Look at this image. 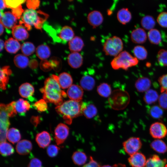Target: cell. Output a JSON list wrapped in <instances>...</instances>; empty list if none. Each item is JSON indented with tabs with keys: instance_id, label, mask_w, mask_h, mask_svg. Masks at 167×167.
<instances>
[{
	"instance_id": "cell-49",
	"label": "cell",
	"mask_w": 167,
	"mask_h": 167,
	"mask_svg": "<svg viewBox=\"0 0 167 167\" xmlns=\"http://www.w3.org/2000/svg\"><path fill=\"white\" fill-rule=\"evenodd\" d=\"M158 98V103L160 107L162 109H167V93H161Z\"/></svg>"
},
{
	"instance_id": "cell-56",
	"label": "cell",
	"mask_w": 167,
	"mask_h": 167,
	"mask_svg": "<svg viewBox=\"0 0 167 167\" xmlns=\"http://www.w3.org/2000/svg\"><path fill=\"white\" fill-rule=\"evenodd\" d=\"M40 120L37 117H32L31 119V122L35 126H36L40 123Z\"/></svg>"
},
{
	"instance_id": "cell-57",
	"label": "cell",
	"mask_w": 167,
	"mask_h": 167,
	"mask_svg": "<svg viewBox=\"0 0 167 167\" xmlns=\"http://www.w3.org/2000/svg\"><path fill=\"white\" fill-rule=\"evenodd\" d=\"M6 7L4 0H0V10L2 11Z\"/></svg>"
},
{
	"instance_id": "cell-48",
	"label": "cell",
	"mask_w": 167,
	"mask_h": 167,
	"mask_svg": "<svg viewBox=\"0 0 167 167\" xmlns=\"http://www.w3.org/2000/svg\"><path fill=\"white\" fill-rule=\"evenodd\" d=\"M158 82L161 86V93H167V74H165L160 76L158 79Z\"/></svg>"
},
{
	"instance_id": "cell-7",
	"label": "cell",
	"mask_w": 167,
	"mask_h": 167,
	"mask_svg": "<svg viewBox=\"0 0 167 167\" xmlns=\"http://www.w3.org/2000/svg\"><path fill=\"white\" fill-rule=\"evenodd\" d=\"M8 113L5 105L0 104V141H5L8 127L10 125Z\"/></svg>"
},
{
	"instance_id": "cell-11",
	"label": "cell",
	"mask_w": 167,
	"mask_h": 167,
	"mask_svg": "<svg viewBox=\"0 0 167 167\" xmlns=\"http://www.w3.org/2000/svg\"><path fill=\"white\" fill-rule=\"evenodd\" d=\"M87 19L89 24L95 28L98 27L102 23L104 17L100 11L95 10L91 11L88 13Z\"/></svg>"
},
{
	"instance_id": "cell-8",
	"label": "cell",
	"mask_w": 167,
	"mask_h": 167,
	"mask_svg": "<svg viewBox=\"0 0 167 167\" xmlns=\"http://www.w3.org/2000/svg\"><path fill=\"white\" fill-rule=\"evenodd\" d=\"M122 144L125 151L130 156L137 152L142 145L139 138L135 137L128 139L124 142Z\"/></svg>"
},
{
	"instance_id": "cell-14",
	"label": "cell",
	"mask_w": 167,
	"mask_h": 167,
	"mask_svg": "<svg viewBox=\"0 0 167 167\" xmlns=\"http://www.w3.org/2000/svg\"><path fill=\"white\" fill-rule=\"evenodd\" d=\"M147 35L145 31L142 28H138L131 32V38L132 41L137 44H143L145 42Z\"/></svg>"
},
{
	"instance_id": "cell-26",
	"label": "cell",
	"mask_w": 167,
	"mask_h": 167,
	"mask_svg": "<svg viewBox=\"0 0 167 167\" xmlns=\"http://www.w3.org/2000/svg\"><path fill=\"white\" fill-rule=\"evenodd\" d=\"M59 84L61 88L63 89L69 88L72 84L73 79L69 73L63 72L58 76Z\"/></svg>"
},
{
	"instance_id": "cell-47",
	"label": "cell",
	"mask_w": 167,
	"mask_h": 167,
	"mask_svg": "<svg viewBox=\"0 0 167 167\" xmlns=\"http://www.w3.org/2000/svg\"><path fill=\"white\" fill-rule=\"evenodd\" d=\"M47 102L44 99H41L36 102L33 105L38 111L43 112L47 110Z\"/></svg>"
},
{
	"instance_id": "cell-37",
	"label": "cell",
	"mask_w": 167,
	"mask_h": 167,
	"mask_svg": "<svg viewBox=\"0 0 167 167\" xmlns=\"http://www.w3.org/2000/svg\"><path fill=\"white\" fill-rule=\"evenodd\" d=\"M150 146L154 151L160 153H164L167 151V146L162 140L157 139L153 141Z\"/></svg>"
},
{
	"instance_id": "cell-53",
	"label": "cell",
	"mask_w": 167,
	"mask_h": 167,
	"mask_svg": "<svg viewBox=\"0 0 167 167\" xmlns=\"http://www.w3.org/2000/svg\"><path fill=\"white\" fill-rule=\"evenodd\" d=\"M23 12H24V10L21 5H20L15 8L12 9V13L18 19L20 18Z\"/></svg>"
},
{
	"instance_id": "cell-44",
	"label": "cell",
	"mask_w": 167,
	"mask_h": 167,
	"mask_svg": "<svg viewBox=\"0 0 167 167\" xmlns=\"http://www.w3.org/2000/svg\"><path fill=\"white\" fill-rule=\"evenodd\" d=\"M149 113L152 118L157 119L161 118L163 114L162 109L157 105H154L151 107L149 109Z\"/></svg>"
},
{
	"instance_id": "cell-6",
	"label": "cell",
	"mask_w": 167,
	"mask_h": 167,
	"mask_svg": "<svg viewBox=\"0 0 167 167\" xmlns=\"http://www.w3.org/2000/svg\"><path fill=\"white\" fill-rule=\"evenodd\" d=\"M123 48V44L121 38L113 36L106 40L103 50L106 55L115 57L122 51Z\"/></svg>"
},
{
	"instance_id": "cell-21",
	"label": "cell",
	"mask_w": 167,
	"mask_h": 167,
	"mask_svg": "<svg viewBox=\"0 0 167 167\" xmlns=\"http://www.w3.org/2000/svg\"><path fill=\"white\" fill-rule=\"evenodd\" d=\"M151 85V82L149 78L145 77H141L136 80L135 87L138 92H143L149 89Z\"/></svg>"
},
{
	"instance_id": "cell-19",
	"label": "cell",
	"mask_w": 167,
	"mask_h": 167,
	"mask_svg": "<svg viewBox=\"0 0 167 167\" xmlns=\"http://www.w3.org/2000/svg\"><path fill=\"white\" fill-rule=\"evenodd\" d=\"M12 33L13 37L17 41H23L27 39L29 34L23 25H16L12 29Z\"/></svg>"
},
{
	"instance_id": "cell-32",
	"label": "cell",
	"mask_w": 167,
	"mask_h": 167,
	"mask_svg": "<svg viewBox=\"0 0 167 167\" xmlns=\"http://www.w3.org/2000/svg\"><path fill=\"white\" fill-rule=\"evenodd\" d=\"M159 96L155 90L149 89L145 92L143 96L145 102L148 105L155 103L158 99Z\"/></svg>"
},
{
	"instance_id": "cell-30",
	"label": "cell",
	"mask_w": 167,
	"mask_h": 167,
	"mask_svg": "<svg viewBox=\"0 0 167 167\" xmlns=\"http://www.w3.org/2000/svg\"><path fill=\"white\" fill-rule=\"evenodd\" d=\"M97 113V109L94 105L84 102L83 114L87 118H92L96 115Z\"/></svg>"
},
{
	"instance_id": "cell-51",
	"label": "cell",
	"mask_w": 167,
	"mask_h": 167,
	"mask_svg": "<svg viewBox=\"0 0 167 167\" xmlns=\"http://www.w3.org/2000/svg\"><path fill=\"white\" fill-rule=\"evenodd\" d=\"M59 148L58 147L55 145H50L47 148V154L50 157H54L58 154Z\"/></svg>"
},
{
	"instance_id": "cell-58",
	"label": "cell",
	"mask_w": 167,
	"mask_h": 167,
	"mask_svg": "<svg viewBox=\"0 0 167 167\" xmlns=\"http://www.w3.org/2000/svg\"><path fill=\"white\" fill-rule=\"evenodd\" d=\"M0 52H1V51H2V50L4 46H5V43L4 41L2 39H0Z\"/></svg>"
},
{
	"instance_id": "cell-4",
	"label": "cell",
	"mask_w": 167,
	"mask_h": 167,
	"mask_svg": "<svg viewBox=\"0 0 167 167\" xmlns=\"http://www.w3.org/2000/svg\"><path fill=\"white\" fill-rule=\"evenodd\" d=\"M139 62L138 60L126 51H122L112 60L111 65L114 70L121 69L127 70L135 66Z\"/></svg>"
},
{
	"instance_id": "cell-40",
	"label": "cell",
	"mask_w": 167,
	"mask_h": 167,
	"mask_svg": "<svg viewBox=\"0 0 167 167\" xmlns=\"http://www.w3.org/2000/svg\"><path fill=\"white\" fill-rule=\"evenodd\" d=\"M97 92L100 96L104 97H109L112 92L110 85L105 83L100 84L97 87Z\"/></svg>"
},
{
	"instance_id": "cell-27",
	"label": "cell",
	"mask_w": 167,
	"mask_h": 167,
	"mask_svg": "<svg viewBox=\"0 0 167 167\" xmlns=\"http://www.w3.org/2000/svg\"><path fill=\"white\" fill-rule=\"evenodd\" d=\"M167 161L161 159L156 155H154L146 161L145 167H165Z\"/></svg>"
},
{
	"instance_id": "cell-43",
	"label": "cell",
	"mask_w": 167,
	"mask_h": 167,
	"mask_svg": "<svg viewBox=\"0 0 167 167\" xmlns=\"http://www.w3.org/2000/svg\"><path fill=\"white\" fill-rule=\"evenodd\" d=\"M35 49L34 45L30 42H24L21 46V50L22 53L24 55L26 56L31 55L34 52Z\"/></svg>"
},
{
	"instance_id": "cell-59",
	"label": "cell",
	"mask_w": 167,
	"mask_h": 167,
	"mask_svg": "<svg viewBox=\"0 0 167 167\" xmlns=\"http://www.w3.org/2000/svg\"><path fill=\"white\" fill-rule=\"evenodd\" d=\"M4 26L2 25V24L0 22V35H1L3 33V31H4Z\"/></svg>"
},
{
	"instance_id": "cell-20",
	"label": "cell",
	"mask_w": 167,
	"mask_h": 167,
	"mask_svg": "<svg viewBox=\"0 0 167 167\" xmlns=\"http://www.w3.org/2000/svg\"><path fill=\"white\" fill-rule=\"evenodd\" d=\"M32 149V144L29 140L23 139L19 142L16 146L17 152L21 155H26L30 153Z\"/></svg>"
},
{
	"instance_id": "cell-18",
	"label": "cell",
	"mask_w": 167,
	"mask_h": 167,
	"mask_svg": "<svg viewBox=\"0 0 167 167\" xmlns=\"http://www.w3.org/2000/svg\"><path fill=\"white\" fill-rule=\"evenodd\" d=\"M35 139L40 147L44 148L49 145L51 141V138L47 131H44L36 134Z\"/></svg>"
},
{
	"instance_id": "cell-29",
	"label": "cell",
	"mask_w": 167,
	"mask_h": 167,
	"mask_svg": "<svg viewBox=\"0 0 167 167\" xmlns=\"http://www.w3.org/2000/svg\"><path fill=\"white\" fill-rule=\"evenodd\" d=\"M19 92L22 97L27 98L33 95L34 92V89L30 84L25 83L19 86Z\"/></svg>"
},
{
	"instance_id": "cell-24",
	"label": "cell",
	"mask_w": 167,
	"mask_h": 167,
	"mask_svg": "<svg viewBox=\"0 0 167 167\" xmlns=\"http://www.w3.org/2000/svg\"><path fill=\"white\" fill-rule=\"evenodd\" d=\"M117 17L118 20L120 23L125 25L131 21L132 15L128 8H123L118 11Z\"/></svg>"
},
{
	"instance_id": "cell-45",
	"label": "cell",
	"mask_w": 167,
	"mask_h": 167,
	"mask_svg": "<svg viewBox=\"0 0 167 167\" xmlns=\"http://www.w3.org/2000/svg\"><path fill=\"white\" fill-rule=\"evenodd\" d=\"M157 59L159 64L161 66H167V50L161 49L157 54Z\"/></svg>"
},
{
	"instance_id": "cell-34",
	"label": "cell",
	"mask_w": 167,
	"mask_h": 167,
	"mask_svg": "<svg viewBox=\"0 0 167 167\" xmlns=\"http://www.w3.org/2000/svg\"><path fill=\"white\" fill-rule=\"evenodd\" d=\"M72 160L74 163L78 165H84L86 162L87 156L84 152L78 151L75 152L72 156Z\"/></svg>"
},
{
	"instance_id": "cell-55",
	"label": "cell",
	"mask_w": 167,
	"mask_h": 167,
	"mask_svg": "<svg viewBox=\"0 0 167 167\" xmlns=\"http://www.w3.org/2000/svg\"><path fill=\"white\" fill-rule=\"evenodd\" d=\"M82 167H101V166L91 156L89 161Z\"/></svg>"
},
{
	"instance_id": "cell-33",
	"label": "cell",
	"mask_w": 167,
	"mask_h": 167,
	"mask_svg": "<svg viewBox=\"0 0 167 167\" xmlns=\"http://www.w3.org/2000/svg\"><path fill=\"white\" fill-rule=\"evenodd\" d=\"M15 107L17 112L22 114L29 110L30 105L27 101L20 99L15 102Z\"/></svg>"
},
{
	"instance_id": "cell-9",
	"label": "cell",
	"mask_w": 167,
	"mask_h": 167,
	"mask_svg": "<svg viewBox=\"0 0 167 167\" xmlns=\"http://www.w3.org/2000/svg\"><path fill=\"white\" fill-rule=\"evenodd\" d=\"M69 132L68 127L63 123L59 124L55 128L54 131V139L57 145L63 143L68 137Z\"/></svg>"
},
{
	"instance_id": "cell-13",
	"label": "cell",
	"mask_w": 167,
	"mask_h": 167,
	"mask_svg": "<svg viewBox=\"0 0 167 167\" xmlns=\"http://www.w3.org/2000/svg\"><path fill=\"white\" fill-rule=\"evenodd\" d=\"M74 36V32L72 28L68 26H65L60 30L57 41L65 43L71 40Z\"/></svg>"
},
{
	"instance_id": "cell-35",
	"label": "cell",
	"mask_w": 167,
	"mask_h": 167,
	"mask_svg": "<svg viewBox=\"0 0 167 167\" xmlns=\"http://www.w3.org/2000/svg\"><path fill=\"white\" fill-rule=\"evenodd\" d=\"M147 36L150 42L154 45H158L161 42V36L160 32L156 29L149 30Z\"/></svg>"
},
{
	"instance_id": "cell-25",
	"label": "cell",
	"mask_w": 167,
	"mask_h": 167,
	"mask_svg": "<svg viewBox=\"0 0 167 167\" xmlns=\"http://www.w3.org/2000/svg\"><path fill=\"white\" fill-rule=\"evenodd\" d=\"M12 73V71L8 66L2 67L0 69V86L1 89H6V86L9 81V76Z\"/></svg>"
},
{
	"instance_id": "cell-28",
	"label": "cell",
	"mask_w": 167,
	"mask_h": 167,
	"mask_svg": "<svg viewBox=\"0 0 167 167\" xmlns=\"http://www.w3.org/2000/svg\"><path fill=\"white\" fill-rule=\"evenodd\" d=\"M21 47L18 41L12 38H10L5 43V48L6 51L10 53H16Z\"/></svg>"
},
{
	"instance_id": "cell-46",
	"label": "cell",
	"mask_w": 167,
	"mask_h": 167,
	"mask_svg": "<svg viewBox=\"0 0 167 167\" xmlns=\"http://www.w3.org/2000/svg\"><path fill=\"white\" fill-rule=\"evenodd\" d=\"M157 22L162 27L167 28V12H163L160 13L157 18Z\"/></svg>"
},
{
	"instance_id": "cell-15",
	"label": "cell",
	"mask_w": 167,
	"mask_h": 167,
	"mask_svg": "<svg viewBox=\"0 0 167 167\" xmlns=\"http://www.w3.org/2000/svg\"><path fill=\"white\" fill-rule=\"evenodd\" d=\"M128 161L132 167H145L147 160L143 154L137 152L130 156Z\"/></svg>"
},
{
	"instance_id": "cell-36",
	"label": "cell",
	"mask_w": 167,
	"mask_h": 167,
	"mask_svg": "<svg viewBox=\"0 0 167 167\" xmlns=\"http://www.w3.org/2000/svg\"><path fill=\"white\" fill-rule=\"evenodd\" d=\"M6 138L9 142L14 144L19 142L21 138V135L18 129L12 127L8 130Z\"/></svg>"
},
{
	"instance_id": "cell-50",
	"label": "cell",
	"mask_w": 167,
	"mask_h": 167,
	"mask_svg": "<svg viewBox=\"0 0 167 167\" xmlns=\"http://www.w3.org/2000/svg\"><path fill=\"white\" fill-rule=\"evenodd\" d=\"M4 1L6 7L13 9L21 5L25 1L6 0Z\"/></svg>"
},
{
	"instance_id": "cell-41",
	"label": "cell",
	"mask_w": 167,
	"mask_h": 167,
	"mask_svg": "<svg viewBox=\"0 0 167 167\" xmlns=\"http://www.w3.org/2000/svg\"><path fill=\"white\" fill-rule=\"evenodd\" d=\"M133 53L135 57L138 60H144L148 56V52L143 46L138 45L135 46L133 49Z\"/></svg>"
},
{
	"instance_id": "cell-42",
	"label": "cell",
	"mask_w": 167,
	"mask_h": 167,
	"mask_svg": "<svg viewBox=\"0 0 167 167\" xmlns=\"http://www.w3.org/2000/svg\"><path fill=\"white\" fill-rule=\"evenodd\" d=\"M0 150L1 154L4 156H10L14 152L13 147L6 141L1 142Z\"/></svg>"
},
{
	"instance_id": "cell-2",
	"label": "cell",
	"mask_w": 167,
	"mask_h": 167,
	"mask_svg": "<svg viewBox=\"0 0 167 167\" xmlns=\"http://www.w3.org/2000/svg\"><path fill=\"white\" fill-rule=\"evenodd\" d=\"M84 102L71 100L63 102L57 106L55 110L62 116L66 123L71 124L72 120L83 114Z\"/></svg>"
},
{
	"instance_id": "cell-23",
	"label": "cell",
	"mask_w": 167,
	"mask_h": 167,
	"mask_svg": "<svg viewBox=\"0 0 167 167\" xmlns=\"http://www.w3.org/2000/svg\"><path fill=\"white\" fill-rule=\"evenodd\" d=\"M80 86L84 90L90 91L92 90L95 85V80L92 76L86 75L83 76L79 82Z\"/></svg>"
},
{
	"instance_id": "cell-39",
	"label": "cell",
	"mask_w": 167,
	"mask_h": 167,
	"mask_svg": "<svg viewBox=\"0 0 167 167\" xmlns=\"http://www.w3.org/2000/svg\"><path fill=\"white\" fill-rule=\"evenodd\" d=\"M141 24L143 28L150 30L153 29L156 25V21L152 16L146 15L141 19Z\"/></svg>"
},
{
	"instance_id": "cell-5",
	"label": "cell",
	"mask_w": 167,
	"mask_h": 167,
	"mask_svg": "<svg viewBox=\"0 0 167 167\" xmlns=\"http://www.w3.org/2000/svg\"><path fill=\"white\" fill-rule=\"evenodd\" d=\"M130 101L129 93L122 89H117L112 92L109 97L108 102L112 108L116 110H121L125 108Z\"/></svg>"
},
{
	"instance_id": "cell-1",
	"label": "cell",
	"mask_w": 167,
	"mask_h": 167,
	"mask_svg": "<svg viewBox=\"0 0 167 167\" xmlns=\"http://www.w3.org/2000/svg\"><path fill=\"white\" fill-rule=\"evenodd\" d=\"M61 88L58 76L53 75L45 80L44 87L40 91L46 102L53 103L57 106L63 102V97L66 96V93Z\"/></svg>"
},
{
	"instance_id": "cell-16",
	"label": "cell",
	"mask_w": 167,
	"mask_h": 167,
	"mask_svg": "<svg viewBox=\"0 0 167 167\" xmlns=\"http://www.w3.org/2000/svg\"><path fill=\"white\" fill-rule=\"evenodd\" d=\"M17 19L10 12L3 13L0 17V22L3 26L8 29L13 28L16 25Z\"/></svg>"
},
{
	"instance_id": "cell-22",
	"label": "cell",
	"mask_w": 167,
	"mask_h": 167,
	"mask_svg": "<svg viewBox=\"0 0 167 167\" xmlns=\"http://www.w3.org/2000/svg\"><path fill=\"white\" fill-rule=\"evenodd\" d=\"M84 45L82 39L78 36H75L68 43L69 48L71 52H79L83 49Z\"/></svg>"
},
{
	"instance_id": "cell-17",
	"label": "cell",
	"mask_w": 167,
	"mask_h": 167,
	"mask_svg": "<svg viewBox=\"0 0 167 167\" xmlns=\"http://www.w3.org/2000/svg\"><path fill=\"white\" fill-rule=\"evenodd\" d=\"M67 62L72 68L77 69L82 65L83 58L82 56L78 52H73L70 53L67 57Z\"/></svg>"
},
{
	"instance_id": "cell-10",
	"label": "cell",
	"mask_w": 167,
	"mask_h": 167,
	"mask_svg": "<svg viewBox=\"0 0 167 167\" xmlns=\"http://www.w3.org/2000/svg\"><path fill=\"white\" fill-rule=\"evenodd\" d=\"M150 133L154 138L161 139L165 137L167 134V129L162 123L156 122L152 123L149 129Z\"/></svg>"
},
{
	"instance_id": "cell-12",
	"label": "cell",
	"mask_w": 167,
	"mask_h": 167,
	"mask_svg": "<svg viewBox=\"0 0 167 167\" xmlns=\"http://www.w3.org/2000/svg\"><path fill=\"white\" fill-rule=\"evenodd\" d=\"M83 95V89L78 85L72 84L67 91V95L70 100L77 101H81Z\"/></svg>"
},
{
	"instance_id": "cell-38",
	"label": "cell",
	"mask_w": 167,
	"mask_h": 167,
	"mask_svg": "<svg viewBox=\"0 0 167 167\" xmlns=\"http://www.w3.org/2000/svg\"><path fill=\"white\" fill-rule=\"evenodd\" d=\"M14 62L16 66L21 69L26 68L29 62L28 58L26 56L22 54L15 55L14 59Z\"/></svg>"
},
{
	"instance_id": "cell-54",
	"label": "cell",
	"mask_w": 167,
	"mask_h": 167,
	"mask_svg": "<svg viewBox=\"0 0 167 167\" xmlns=\"http://www.w3.org/2000/svg\"><path fill=\"white\" fill-rule=\"evenodd\" d=\"M28 167H42V162L38 159L33 158L30 161Z\"/></svg>"
},
{
	"instance_id": "cell-3",
	"label": "cell",
	"mask_w": 167,
	"mask_h": 167,
	"mask_svg": "<svg viewBox=\"0 0 167 167\" xmlns=\"http://www.w3.org/2000/svg\"><path fill=\"white\" fill-rule=\"evenodd\" d=\"M48 16V15L40 10L36 11L32 9H26L24 11L19 24L28 30H31L32 26L41 30L42 24Z\"/></svg>"
},
{
	"instance_id": "cell-52",
	"label": "cell",
	"mask_w": 167,
	"mask_h": 167,
	"mask_svg": "<svg viewBox=\"0 0 167 167\" xmlns=\"http://www.w3.org/2000/svg\"><path fill=\"white\" fill-rule=\"evenodd\" d=\"M40 3L39 0H28L26 1V4L28 9L35 10L38 7Z\"/></svg>"
},
{
	"instance_id": "cell-60",
	"label": "cell",
	"mask_w": 167,
	"mask_h": 167,
	"mask_svg": "<svg viewBox=\"0 0 167 167\" xmlns=\"http://www.w3.org/2000/svg\"><path fill=\"white\" fill-rule=\"evenodd\" d=\"M101 167H118V165L115 164L113 166H110L109 165H106L102 166Z\"/></svg>"
},
{
	"instance_id": "cell-31",
	"label": "cell",
	"mask_w": 167,
	"mask_h": 167,
	"mask_svg": "<svg viewBox=\"0 0 167 167\" xmlns=\"http://www.w3.org/2000/svg\"><path fill=\"white\" fill-rule=\"evenodd\" d=\"M36 54L39 58L45 60L50 56L51 51L48 46L42 44L39 45L36 48Z\"/></svg>"
}]
</instances>
